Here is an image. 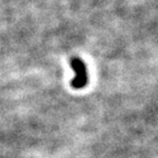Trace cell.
Segmentation results:
<instances>
[{
  "instance_id": "6da1fadb",
  "label": "cell",
  "mask_w": 158,
  "mask_h": 158,
  "mask_svg": "<svg viewBox=\"0 0 158 158\" xmlns=\"http://www.w3.org/2000/svg\"><path fill=\"white\" fill-rule=\"evenodd\" d=\"M69 66L74 70V78L70 81V86L75 90H81L89 84V73L86 63L79 57L69 59Z\"/></svg>"
}]
</instances>
